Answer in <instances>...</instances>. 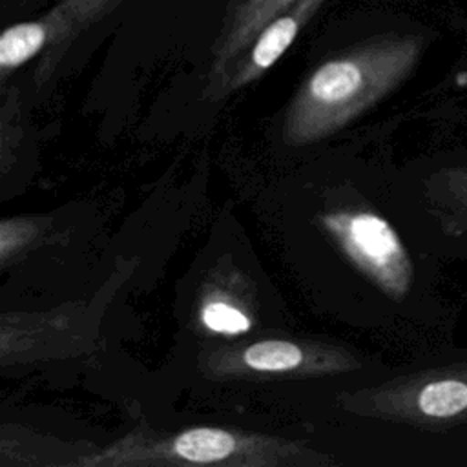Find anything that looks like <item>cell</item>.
<instances>
[{
	"mask_svg": "<svg viewBox=\"0 0 467 467\" xmlns=\"http://www.w3.org/2000/svg\"><path fill=\"white\" fill-rule=\"evenodd\" d=\"M418 55V38L381 36L321 62L286 109L285 142L301 146L334 135L403 80Z\"/></svg>",
	"mask_w": 467,
	"mask_h": 467,
	"instance_id": "1",
	"label": "cell"
},
{
	"mask_svg": "<svg viewBox=\"0 0 467 467\" xmlns=\"http://www.w3.org/2000/svg\"><path fill=\"white\" fill-rule=\"evenodd\" d=\"M334 458L305 441L224 427L159 432L139 427L102 451L84 454L78 467H327Z\"/></svg>",
	"mask_w": 467,
	"mask_h": 467,
	"instance_id": "2",
	"label": "cell"
},
{
	"mask_svg": "<svg viewBox=\"0 0 467 467\" xmlns=\"http://www.w3.org/2000/svg\"><path fill=\"white\" fill-rule=\"evenodd\" d=\"M359 361L341 347L306 339L268 337L221 347L201 358V368L215 379H261L275 376H327L358 368Z\"/></svg>",
	"mask_w": 467,
	"mask_h": 467,
	"instance_id": "3",
	"label": "cell"
},
{
	"mask_svg": "<svg viewBox=\"0 0 467 467\" xmlns=\"http://www.w3.org/2000/svg\"><path fill=\"white\" fill-rule=\"evenodd\" d=\"M341 254L387 296L400 299L412 281V265L396 230L368 210H332L317 217Z\"/></svg>",
	"mask_w": 467,
	"mask_h": 467,
	"instance_id": "4",
	"label": "cell"
},
{
	"mask_svg": "<svg viewBox=\"0 0 467 467\" xmlns=\"http://www.w3.org/2000/svg\"><path fill=\"white\" fill-rule=\"evenodd\" d=\"M325 0H296L268 24H265L248 46L228 64L221 78L206 89L208 99H224L263 77L294 44Z\"/></svg>",
	"mask_w": 467,
	"mask_h": 467,
	"instance_id": "5",
	"label": "cell"
},
{
	"mask_svg": "<svg viewBox=\"0 0 467 467\" xmlns=\"http://www.w3.org/2000/svg\"><path fill=\"white\" fill-rule=\"evenodd\" d=\"M257 321L255 285L234 263H217L195 301V323L206 334L243 336Z\"/></svg>",
	"mask_w": 467,
	"mask_h": 467,
	"instance_id": "6",
	"label": "cell"
},
{
	"mask_svg": "<svg viewBox=\"0 0 467 467\" xmlns=\"http://www.w3.org/2000/svg\"><path fill=\"white\" fill-rule=\"evenodd\" d=\"M71 29L55 7L40 18L9 26L0 36V69L7 77L9 71L20 67L38 53H46L38 77L44 78L55 66L58 53L71 42Z\"/></svg>",
	"mask_w": 467,
	"mask_h": 467,
	"instance_id": "7",
	"label": "cell"
},
{
	"mask_svg": "<svg viewBox=\"0 0 467 467\" xmlns=\"http://www.w3.org/2000/svg\"><path fill=\"white\" fill-rule=\"evenodd\" d=\"M296 0H228L221 29L212 46V64L206 89L212 88L228 64L248 46L257 31Z\"/></svg>",
	"mask_w": 467,
	"mask_h": 467,
	"instance_id": "8",
	"label": "cell"
},
{
	"mask_svg": "<svg viewBox=\"0 0 467 467\" xmlns=\"http://www.w3.org/2000/svg\"><path fill=\"white\" fill-rule=\"evenodd\" d=\"M46 223L38 219H4L0 223V261L2 265H9L11 259L18 257L26 252L36 237L42 235Z\"/></svg>",
	"mask_w": 467,
	"mask_h": 467,
	"instance_id": "9",
	"label": "cell"
},
{
	"mask_svg": "<svg viewBox=\"0 0 467 467\" xmlns=\"http://www.w3.org/2000/svg\"><path fill=\"white\" fill-rule=\"evenodd\" d=\"M71 15H75L84 26L93 24L117 5L119 0H60Z\"/></svg>",
	"mask_w": 467,
	"mask_h": 467,
	"instance_id": "10",
	"label": "cell"
}]
</instances>
